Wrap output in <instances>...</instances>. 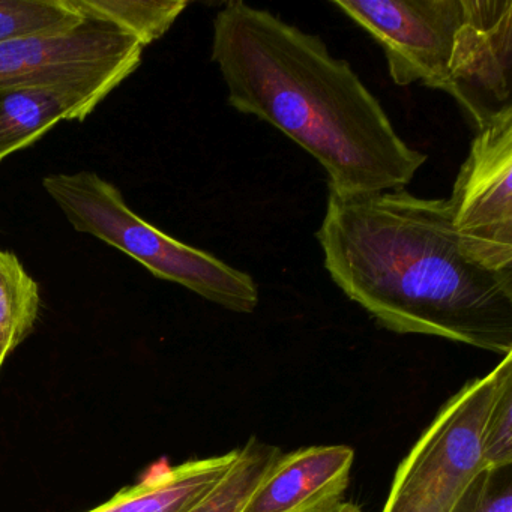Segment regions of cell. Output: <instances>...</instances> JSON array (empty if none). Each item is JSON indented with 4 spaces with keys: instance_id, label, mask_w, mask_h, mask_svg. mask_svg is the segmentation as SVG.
Segmentation results:
<instances>
[{
    "instance_id": "1",
    "label": "cell",
    "mask_w": 512,
    "mask_h": 512,
    "mask_svg": "<svg viewBox=\"0 0 512 512\" xmlns=\"http://www.w3.org/2000/svg\"><path fill=\"white\" fill-rule=\"evenodd\" d=\"M316 238L334 283L388 331L512 353V274L467 256L448 199L329 193Z\"/></svg>"
},
{
    "instance_id": "2",
    "label": "cell",
    "mask_w": 512,
    "mask_h": 512,
    "mask_svg": "<svg viewBox=\"0 0 512 512\" xmlns=\"http://www.w3.org/2000/svg\"><path fill=\"white\" fill-rule=\"evenodd\" d=\"M212 61L238 112L268 122L328 173L329 193L401 190L427 155L395 131L382 104L316 35L244 2L214 20Z\"/></svg>"
},
{
    "instance_id": "3",
    "label": "cell",
    "mask_w": 512,
    "mask_h": 512,
    "mask_svg": "<svg viewBox=\"0 0 512 512\" xmlns=\"http://www.w3.org/2000/svg\"><path fill=\"white\" fill-rule=\"evenodd\" d=\"M43 187L76 232L118 248L154 277L181 284L226 310H256L259 287L247 272L161 232L127 205L116 185L97 173H53L43 179Z\"/></svg>"
},
{
    "instance_id": "4",
    "label": "cell",
    "mask_w": 512,
    "mask_h": 512,
    "mask_svg": "<svg viewBox=\"0 0 512 512\" xmlns=\"http://www.w3.org/2000/svg\"><path fill=\"white\" fill-rule=\"evenodd\" d=\"M497 376L499 364L446 401L398 466L382 512L454 511L487 467L482 436Z\"/></svg>"
},
{
    "instance_id": "5",
    "label": "cell",
    "mask_w": 512,
    "mask_h": 512,
    "mask_svg": "<svg viewBox=\"0 0 512 512\" xmlns=\"http://www.w3.org/2000/svg\"><path fill=\"white\" fill-rule=\"evenodd\" d=\"M143 47L124 32L85 20L67 34L0 44V92L80 88L109 97L142 64Z\"/></svg>"
},
{
    "instance_id": "6",
    "label": "cell",
    "mask_w": 512,
    "mask_h": 512,
    "mask_svg": "<svg viewBox=\"0 0 512 512\" xmlns=\"http://www.w3.org/2000/svg\"><path fill=\"white\" fill-rule=\"evenodd\" d=\"M512 109L476 131L451 197L452 227L470 259L512 274Z\"/></svg>"
},
{
    "instance_id": "7",
    "label": "cell",
    "mask_w": 512,
    "mask_h": 512,
    "mask_svg": "<svg viewBox=\"0 0 512 512\" xmlns=\"http://www.w3.org/2000/svg\"><path fill=\"white\" fill-rule=\"evenodd\" d=\"M382 46L395 85L442 89L461 22V0H334Z\"/></svg>"
},
{
    "instance_id": "8",
    "label": "cell",
    "mask_w": 512,
    "mask_h": 512,
    "mask_svg": "<svg viewBox=\"0 0 512 512\" xmlns=\"http://www.w3.org/2000/svg\"><path fill=\"white\" fill-rule=\"evenodd\" d=\"M512 2L461 0L445 83L476 131L512 109Z\"/></svg>"
},
{
    "instance_id": "9",
    "label": "cell",
    "mask_w": 512,
    "mask_h": 512,
    "mask_svg": "<svg viewBox=\"0 0 512 512\" xmlns=\"http://www.w3.org/2000/svg\"><path fill=\"white\" fill-rule=\"evenodd\" d=\"M355 451L347 445L308 446L281 454L242 512H328L343 500Z\"/></svg>"
},
{
    "instance_id": "10",
    "label": "cell",
    "mask_w": 512,
    "mask_h": 512,
    "mask_svg": "<svg viewBox=\"0 0 512 512\" xmlns=\"http://www.w3.org/2000/svg\"><path fill=\"white\" fill-rule=\"evenodd\" d=\"M239 448L215 457L155 466L139 484L86 512H190L227 475Z\"/></svg>"
},
{
    "instance_id": "11",
    "label": "cell",
    "mask_w": 512,
    "mask_h": 512,
    "mask_svg": "<svg viewBox=\"0 0 512 512\" xmlns=\"http://www.w3.org/2000/svg\"><path fill=\"white\" fill-rule=\"evenodd\" d=\"M106 98L80 88L0 92V161L34 145L59 122L85 121Z\"/></svg>"
},
{
    "instance_id": "12",
    "label": "cell",
    "mask_w": 512,
    "mask_h": 512,
    "mask_svg": "<svg viewBox=\"0 0 512 512\" xmlns=\"http://www.w3.org/2000/svg\"><path fill=\"white\" fill-rule=\"evenodd\" d=\"M83 20L112 26L143 49L163 38L187 10V0H68Z\"/></svg>"
},
{
    "instance_id": "13",
    "label": "cell",
    "mask_w": 512,
    "mask_h": 512,
    "mask_svg": "<svg viewBox=\"0 0 512 512\" xmlns=\"http://www.w3.org/2000/svg\"><path fill=\"white\" fill-rule=\"evenodd\" d=\"M40 305L37 281L26 272L16 254L0 250V368L31 334Z\"/></svg>"
},
{
    "instance_id": "14",
    "label": "cell",
    "mask_w": 512,
    "mask_h": 512,
    "mask_svg": "<svg viewBox=\"0 0 512 512\" xmlns=\"http://www.w3.org/2000/svg\"><path fill=\"white\" fill-rule=\"evenodd\" d=\"M281 454L278 446L251 437L239 448L238 460L220 484L190 512H242L254 488Z\"/></svg>"
},
{
    "instance_id": "15",
    "label": "cell",
    "mask_w": 512,
    "mask_h": 512,
    "mask_svg": "<svg viewBox=\"0 0 512 512\" xmlns=\"http://www.w3.org/2000/svg\"><path fill=\"white\" fill-rule=\"evenodd\" d=\"M83 22L68 0H0V44L67 34Z\"/></svg>"
},
{
    "instance_id": "16",
    "label": "cell",
    "mask_w": 512,
    "mask_h": 512,
    "mask_svg": "<svg viewBox=\"0 0 512 512\" xmlns=\"http://www.w3.org/2000/svg\"><path fill=\"white\" fill-rule=\"evenodd\" d=\"M482 451L487 467L512 464V353L499 364L496 392L485 419Z\"/></svg>"
},
{
    "instance_id": "17",
    "label": "cell",
    "mask_w": 512,
    "mask_h": 512,
    "mask_svg": "<svg viewBox=\"0 0 512 512\" xmlns=\"http://www.w3.org/2000/svg\"><path fill=\"white\" fill-rule=\"evenodd\" d=\"M452 512H512V464L485 467Z\"/></svg>"
},
{
    "instance_id": "18",
    "label": "cell",
    "mask_w": 512,
    "mask_h": 512,
    "mask_svg": "<svg viewBox=\"0 0 512 512\" xmlns=\"http://www.w3.org/2000/svg\"><path fill=\"white\" fill-rule=\"evenodd\" d=\"M328 512H364L358 505L352 502H344L341 500L340 503L334 506V508L329 509Z\"/></svg>"
}]
</instances>
